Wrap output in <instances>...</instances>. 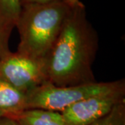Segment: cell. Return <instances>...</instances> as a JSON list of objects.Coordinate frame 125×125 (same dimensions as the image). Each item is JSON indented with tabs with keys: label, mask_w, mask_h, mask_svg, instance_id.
Masks as SVG:
<instances>
[{
	"label": "cell",
	"mask_w": 125,
	"mask_h": 125,
	"mask_svg": "<svg viewBox=\"0 0 125 125\" xmlns=\"http://www.w3.org/2000/svg\"><path fill=\"white\" fill-rule=\"evenodd\" d=\"M98 37L86 18L85 6L74 7L43 60L47 83L72 86L96 82L92 66Z\"/></svg>",
	"instance_id": "cell-1"
},
{
	"label": "cell",
	"mask_w": 125,
	"mask_h": 125,
	"mask_svg": "<svg viewBox=\"0 0 125 125\" xmlns=\"http://www.w3.org/2000/svg\"><path fill=\"white\" fill-rule=\"evenodd\" d=\"M73 8L65 2L22 5L15 24L20 38L17 52L42 61L57 40Z\"/></svg>",
	"instance_id": "cell-2"
},
{
	"label": "cell",
	"mask_w": 125,
	"mask_h": 125,
	"mask_svg": "<svg viewBox=\"0 0 125 125\" xmlns=\"http://www.w3.org/2000/svg\"><path fill=\"white\" fill-rule=\"evenodd\" d=\"M122 88H125L124 79L72 86H56L46 83L27 94V109L39 108L61 113L83 99Z\"/></svg>",
	"instance_id": "cell-3"
},
{
	"label": "cell",
	"mask_w": 125,
	"mask_h": 125,
	"mask_svg": "<svg viewBox=\"0 0 125 125\" xmlns=\"http://www.w3.org/2000/svg\"><path fill=\"white\" fill-rule=\"evenodd\" d=\"M0 79L26 95L47 83L42 61L18 52L0 59Z\"/></svg>",
	"instance_id": "cell-4"
},
{
	"label": "cell",
	"mask_w": 125,
	"mask_h": 125,
	"mask_svg": "<svg viewBox=\"0 0 125 125\" xmlns=\"http://www.w3.org/2000/svg\"><path fill=\"white\" fill-rule=\"evenodd\" d=\"M125 102V88L83 99L61 112L67 125H89Z\"/></svg>",
	"instance_id": "cell-5"
},
{
	"label": "cell",
	"mask_w": 125,
	"mask_h": 125,
	"mask_svg": "<svg viewBox=\"0 0 125 125\" xmlns=\"http://www.w3.org/2000/svg\"><path fill=\"white\" fill-rule=\"evenodd\" d=\"M26 109L27 95L0 79V117L13 119Z\"/></svg>",
	"instance_id": "cell-6"
},
{
	"label": "cell",
	"mask_w": 125,
	"mask_h": 125,
	"mask_svg": "<svg viewBox=\"0 0 125 125\" xmlns=\"http://www.w3.org/2000/svg\"><path fill=\"white\" fill-rule=\"evenodd\" d=\"M19 125H67L61 112L39 109H26L12 119Z\"/></svg>",
	"instance_id": "cell-7"
},
{
	"label": "cell",
	"mask_w": 125,
	"mask_h": 125,
	"mask_svg": "<svg viewBox=\"0 0 125 125\" xmlns=\"http://www.w3.org/2000/svg\"><path fill=\"white\" fill-rule=\"evenodd\" d=\"M20 10V0H0V20L11 30L15 27Z\"/></svg>",
	"instance_id": "cell-8"
},
{
	"label": "cell",
	"mask_w": 125,
	"mask_h": 125,
	"mask_svg": "<svg viewBox=\"0 0 125 125\" xmlns=\"http://www.w3.org/2000/svg\"><path fill=\"white\" fill-rule=\"evenodd\" d=\"M89 125H125V102L117 105L107 115Z\"/></svg>",
	"instance_id": "cell-9"
},
{
	"label": "cell",
	"mask_w": 125,
	"mask_h": 125,
	"mask_svg": "<svg viewBox=\"0 0 125 125\" xmlns=\"http://www.w3.org/2000/svg\"><path fill=\"white\" fill-rule=\"evenodd\" d=\"M12 31L0 20V59L10 52L9 48V40Z\"/></svg>",
	"instance_id": "cell-10"
},
{
	"label": "cell",
	"mask_w": 125,
	"mask_h": 125,
	"mask_svg": "<svg viewBox=\"0 0 125 125\" xmlns=\"http://www.w3.org/2000/svg\"><path fill=\"white\" fill-rule=\"evenodd\" d=\"M54 2H65L72 7L85 6L80 0H20L21 6L27 4H45Z\"/></svg>",
	"instance_id": "cell-11"
},
{
	"label": "cell",
	"mask_w": 125,
	"mask_h": 125,
	"mask_svg": "<svg viewBox=\"0 0 125 125\" xmlns=\"http://www.w3.org/2000/svg\"><path fill=\"white\" fill-rule=\"evenodd\" d=\"M0 125H19L13 120L6 117H0Z\"/></svg>",
	"instance_id": "cell-12"
}]
</instances>
